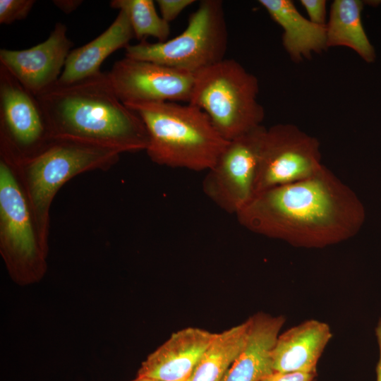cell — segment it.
Instances as JSON below:
<instances>
[{"mask_svg":"<svg viewBox=\"0 0 381 381\" xmlns=\"http://www.w3.org/2000/svg\"><path fill=\"white\" fill-rule=\"evenodd\" d=\"M271 18L283 29L282 44L295 62L310 59L312 53L326 50V26L304 18L291 0H259Z\"/></svg>","mask_w":381,"mask_h":381,"instance_id":"obj_17","label":"cell"},{"mask_svg":"<svg viewBox=\"0 0 381 381\" xmlns=\"http://www.w3.org/2000/svg\"><path fill=\"white\" fill-rule=\"evenodd\" d=\"M35 4V0H0V23L11 24L25 19Z\"/></svg>","mask_w":381,"mask_h":381,"instance_id":"obj_21","label":"cell"},{"mask_svg":"<svg viewBox=\"0 0 381 381\" xmlns=\"http://www.w3.org/2000/svg\"><path fill=\"white\" fill-rule=\"evenodd\" d=\"M261 125L229 141L202 181L205 195L218 207L237 214L255 195L262 139Z\"/></svg>","mask_w":381,"mask_h":381,"instance_id":"obj_9","label":"cell"},{"mask_svg":"<svg viewBox=\"0 0 381 381\" xmlns=\"http://www.w3.org/2000/svg\"><path fill=\"white\" fill-rule=\"evenodd\" d=\"M48 252L14 168L0 157V253L11 279L19 285L39 282Z\"/></svg>","mask_w":381,"mask_h":381,"instance_id":"obj_7","label":"cell"},{"mask_svg":"<svg viewBox=\"0 0 381 381\" xmlns=\"http://www.w3.org/2000/svg\"><path fill=\"white\" fill-rule=\"evenodd\" d=\"M127 107L142 119L149 138L145 151L159 165L207 171L229 143L207 114L190 103L145 102Z\"/></svg>","mask_w":381,"mask_h":381,"instance_id":"obj_3","label":"cell"},{"mask_svg":"<svg viewBox=\"0 0 381 381\" xmlns=\"http://www.w3.org/2000/svg\"><path fill=\"white\" fill-rule=\"evenodd\" d=\"M109 5L112 8L126 13L136 39L143 41L147 37H152L159 42L168 40L169 23L157 13L154 1L112 0Z\"/></svg>","mask_w":381,"mask_h":381,"instance_id":"obj_20","label":"cell"},{"mask_svg":"<svg viewBox=\"0 0 381 381\" xmlns=\"http://www.w3.org/2000/svg\"><path fill=\"white\" fill-rule=\"evenodd\" d=\"M359 0H334L326 23L327 47L344 46L356 52L366 62L375 59V49L364 30Z\"/></svg>","mask_w":381,"mask_h":381,"instance_id":"obj_18","label":"cell"},{"mask_svg":"<svg viewBox=\"0 0 381 381\" xmlns=\"http://www.w3.org/2000/svg\"><path fill=\"white\" fill-rule=\"evenodd\" d=\"M316 373L313 372H274L261 381H315Z\"/></svg>","mask_w":381,"mask_h":381,"instance_id":"obj_24","label":"cell"},{"mask_svg":"<svg viewBox=\"0 0 381 381\" xmlns=\"http://www.w3.org/2000/svg\"><path fill=\"white\" fill-rule=\"evenodd\" d=\"M300 3L307 11L311 22L320 25H326L325 0H301Z\"/></svg>","mask_w":381,"mask_h":381,"instance_id":"obj_23","label":"cell"},{"mask_svg":"<svg viewBox=\"0 0 381 381\" xmlns=\"http://www.w3.org/2000/svg\"><path fill=\"white\" fill-rule=\"evenodd\" d=\"M195 2L194 0H157L160 16L170 23L174 20L187 7Z\"/></svg>","mask_w":381,"mask_h":381,"instance_id":"obj_22","label":"cell"},{"mask_svg":"<svg viewBox=\"0 0 381 381\" xmlns=\"http://www.w3.org/2000/svg\"><path fill=\"white\" fill-rule=\"evenodd\" d=\"M52 137H66L116 148L146 150L149 138L138 114L115 93L107 73L69 85H56L36 97Z\"/></svg>","mask_w":381,"mask_h":381,"instance_id":"obj_2","label":"cell"},{"mask_svg":"<svg viewBox=\"0 0 381 381\" xmlns=\"http://www.w3.org/2000/svg\"><path fill=\"white\" fill-rule=\"evenodd\" d=\"M323 167L317 138L294 124L274 125L262 139L255 194L308 179Z\"/></svg>","mask_w":381,"mask_h":381,"instance_id":"obj_10","label":"cell"},{"mask_svg":"<svg viewBox=\"0 0 381 381\" xmlns=\"http://www.w3.org/2000/svg\"><path fill=\"white\" fill-rule=\"evenodd\" d=\"M227 44L222 1L202 0L180 35L162 42L140 41L129 44L125 49L126 57L157 63L195 75L224 59Z\"/></svg>","mask_w":381,"mask_h":381,"instance_id":"obj_6","label":"cell"},{"mask_svg":"<svg viewBox=\"0 0 381 381\" xmlns=\"http://www.w3.org/2000/svg\"><path fill=\"white\" fill-rule=\"evenodd\" d=\"M73 44L67 28L57 23L47 40L28 49H0V64L31 94L38 97L58 83Z\"/></svg>","mask_w":381,"mask_h":381,"instance_id":"obj_12","label":"cell"},{"mask_svg":"<svg viewBox=\"0 0 381 381\" xmlns=\"http://www.w3.org/2000/svg\"><path fill=\"white\" fill-rule=\"evenodd\" d=\"M121 154L109 146L53 137L35 156L15 164L8 162L23 188L39 238L47 250L50 208L59 189L78 174L111 168Z\"/></svg>","mask_w":381,"mask_h":381,"instance_id":"obj_4","label":"cell"},{"mask_svg":"<svg viewBox=\"0 0 381 381\" xmlns=\"http://www.w3.org/2000/svg\"><path fill=\"white\" fill-rule=\"evenodd\" d=\"M248 320L246 345L221 381H261L274 372L272 351L285 318L258 313Z\"/></svg>","mask_w":381,"mask_h":381,"instance_id":"obj_15","label":"cell"},{"mask_svg":"<svg viewBox=\"0 0 381 381\" xmlns=\"http://www.w3.org/2000/svg\"><path fill=\"white\" fill-rule=\"evenodd\" d=\"M248 320L217 333L186 381H221L246 345Z\"/></svg>","mask_w":381,"mask_h":381,"instance_id":"obj_19","label":"cell"},{"mask_svg":"<svg viewBox=\"0 0 381 381\" xmlns=\"http://www.w3.org/2000/svg\"><path fill=\"white\" fill-rule=\"evenodd\" d=\"M111 85L126 106L145 102L188 103L194 74L157 63L125 56L107 73Z\"/></svg>","mask_w":381,"mask_h":381,"instance_id":"obj_11","label":"cell"},{"mask_svg":"<svg viewBox=\"0 0 381 381\" xmlns=\"http://www.w3.org/2000/svg\"><path fill=\"white\" fill-rule=\"evenodd\" d=\"M258 93L255 75L236 60L224 59L194 75L188 103L203 111L230 141L262 125L265 110Z\"/></svg>","mask_w":381,"mask_h":381,"instance_id":"obj_5","label":"cell"},{"mask_svg":"<svg viewBox=\"0 0 381 381\" xmlns=\"http://www.w3.org/2000/svg\"><path fill=\"white\" fill-rule=\"evenodd\" d=\"M131 381H157L151 378L148 377H136L135 379L131 380Z\"/></svg>","mask_w":381,"mask_h":381,"instance_id":"obj_27","label":"cell"},{"mask_svg":"<svg viewBox=\"0 0 381 381\" xmlns=\"http://www.w3.org/2000/svg\"><path fill=\"white\" fill-rule=\"evenodd\" d=\"M216 335L197 327L174 332L141 363L137 377L186 381Z\"/></svg>","mask_w":381,"mask_h":381,"instance_id":"obj_13","label":"cell"},{"mask_svg":"<svg viewBox=\"0 0 381 381\" xmlns=\"http://www.w3.org/2000/svg\"><path fill=\"white\" fill-rule=\"evenodd\" d=\"M52 138L37 97L0 64V157L17 164L39 153Z\"/></svg>","mask_w":381,"mask_h":381,"instance_id":"obj_8","label":"cell"},{"mask_svg":"<svg viewBox=\"0 0 381 381\" xmlns=\"http://www.w3.org/2000/svg\"><path fill=\"white\" fill-rule=\"evenodd\" d=\"M253 233L303 248H323L353 237L365 220L356 194L325 166L314 176L255 195L237 214Z\"/></svg>","mask_w":381,"mask_h":381,"instance_id":"obj_1","label":"cell"},{"mask_svg":"<svg viewBox=\"0 0 381 381\" xmlns=\"http://www.w3.org/2000/svg\"><path fill=\"white\" fill-rule=\"evenodd\" d=\"M81 0H54L53 4L61 11L68 14L75 11L82 4Z\"/></svg>","mask_w":381,"mask_h":381,"instance_id":"obj_25","label":"cell"},{"mask_svg":"<svg viewBox=\"0 0 381 381\" xmlns=\"http://www.w3.org/2000/svg\"><path fill=\"white\" fill-rule=\"evenodd\" d=\"M375 336L379 348V358L376 365V381H381V316L375 329Z\"/></svg>","mask_w":381,"mask_h":381,"instance_id":"obj_26","label":"cell"},{"mask_svg":"<svg viewBox=\"0 0 381 381\" xmlns=\"http://www.w3.org/2000/svg\"><path fill=\"white\" fill-rule=\"evenodd\" d=\"M332 337L328 324L308 320L279 334L272 351L275 372L317 373V363Z\"/></svg>","mask_w":381,"mask_h":381,"instance_id":"obj_14","label":"cell"},{"mask_svg":"<svg viewBox=\"0 0 381 381\" xmlns=\"http://www.w3.org/2000/svg\"><path fill=\"white\" fill-rule=\"evenodd\" d=\"M134 37L127 15L119 11L116 18L103 32L70 52L57 85L72 84L101 72L104 61L116 50L128 46Z\"/></svg>","mask_w":381,"mask_h":381,"instance_id":"obj_16","label":"cell"}]
</instances>
